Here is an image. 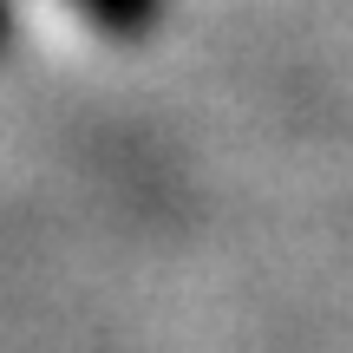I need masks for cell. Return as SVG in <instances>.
Listing matches in <instances>:
<instances>
[{
	"label": "cell",
	"instance_id": "1",
	"mask_svg": "<svg viewBox=\"0 0 353 353\" xmlns=\"http://www.w3.org/2000/svg\"><path fill=\"white\" fill-rule=\"evenodd\" d=\"M79 13H85L99 33L112 39H144L157 20H164V0H72Z\"/></svg>",
	"mask_w": 353,
	"mask_h": 353
},
{
	"label": "cell",
	"instance_id": "2",
	"mask_svg": "<svg viewBox=\"0 0 353 353\" xmlns=\"http://www.w3.org/2000/svg\"><path fill=\"white\" fill-rule=\"evenodd\" d=\"M7 26H13V13H7V0H0V46H7Z\"/></svg>",
	"mask_w": 353,
	"mask_h": 353
}]
</instances>
